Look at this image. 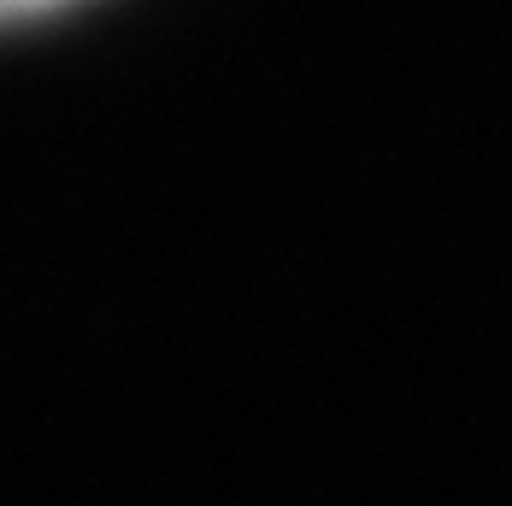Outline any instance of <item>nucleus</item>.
I'll use <instances>...</instances> for the list:
<instances>
[{"instance_id": "obj_1", "label": "nucleus", "mask_w": 512, "mask_h": 506, "mask_svg": "<svg viewBox=\"0 0 512 506\" xmlns=\"http://www.w3.org/2000/svg\"><path fill=\"white\" fill-rule=\"evenodd\" d=\"M71 0H0V24H24V18H48Z\"/></svg>"}]
</instances>
